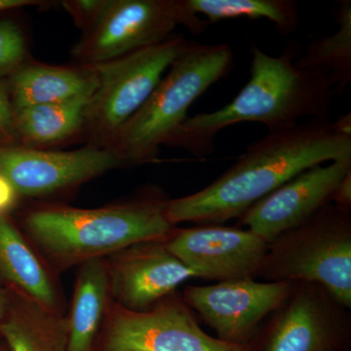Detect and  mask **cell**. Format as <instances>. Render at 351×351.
I'll use <instances>...</instances> for the list:
<instances>
[{
    "label": "cell",
    "instance_id": "obj_7",
    "mask_svg": "<svg viewBox=\"0 0 351 351\" xmlns=\"http://www.w3.org/2000/svg\"><path fill=\"white\" fill-rule=\"evenodd\" d=\"M178 25L193 34L206 31L189 0H110L100 19L71 49L73 63L95 66L162 43Z\"/></svg>",
    "mask_w": 351,
    "mask_h": 351
},
{
    "label": "cell",
    "instance_id": "obj_28",
    "mask_svg": "<svg viewBox=\"0 0 351 351\" xmlns=\"http://www.w3.org/2000/svg\"><path fill=\"white\" fill-rule=\"evenodd\" d=\"M332 126L339 132L341 135L348 136L351 137V114L350 113H346V114L341 115L338 119L335 122H332Z\"/></svg>",
    "mask_w": 351,
    "mask_h": 351
},
{
    "label": "cell",
    "instance_id": "obj_21",
    "mask_svg": "<svg viewBox=\"0 0 351 351\" xmlns=\"http://www.w3.org/2000/svg\"><path fill=\"white\" fill-rule=\"evenodd\" d=\"M189 3L209 25L237 18L267 19L283 34H293L299 27L298 4L292 0H189Z\"/></svg>",
    "mask_w": 351,
    "mask_h": 351
},
{
    "label": "cell",
    "instance_id": "obj_29",
    "mask_svg": "<svg viewBox=\"0 0 351 351\" xmlns=\"http://www.w3.org/2000/svg\"><path fill=\"white\" fill-rule=\"evenodd\" d=\"M9 304H10V293L7 289L0 286V329L8 313ZM0 341H1V336H0Z\"/></svg>",
    "mask_w": 351,
    "mask_h": 351
},
{
    "label": "cell",
    "instance_id": "obj_23",
    "mask_svg": "<svg viewBox=\"0 0 351 351\" xmlns=\"http://www.w3.org/2000/svg\"><path fill=\"white\" fill-rule=\"evenodd\" d=\"M61 3L76 27L84 34L98 22L110 0H66Z\"/></svg>",
    "mask_w": 351,
    "mask_h": 351
},
{
    "label": "cell",
    "instance_id": "obj_3",
    "mask_svg": "<svg viewBox=\"0 0 351 351\" xmlns=\"http://www.w3.org/2000/svg\"><path fill=\"white\" fill-rule=\"evenodd\" d=\"M171 198L151 186L112 205L82 209L44 204L23 216L25 237L57 272L106 258L131 245L166 241L176 226L166 217Z\"/></svg>",
    "mask_w": 351,
    "mask_h": 351
},
{
    "label": "cell",
    "instance_id": "obj_10",
    "mask_svg": "<svg viewBox=\"0 0 351 351\" xmlns=\"http://www.w3.org/2000/svg\"><path fill=\"white\" fill-rule=\"evenodd\" d=\"M124 167L107 149L86 145L73 151L0 145V175L18 197L45 198L78 188Z\"/></svg>",
    "mask_w": 351,
    "mask_h": 351
},
{
    "label": "cell",
    "instance_id": "obj_9",
    "mask_svg": "<svg viewBox=\"0 0 351 351\" xmlns=\"http://www.w3.org/2000/svg\"><path fill=\"white\" fill-rule=\"evenodd\" d=\"M350 309L318 284L295 283L271 314L263 351H348Z\"/></svg>",
    "mask_w": 351,
    "mask_h": 351
},
{
    "label": "cell",
    "instance_id": "obj_25",
    "mask_svg": "<svg viewBox=\"0 0 351 351\" xmlns=\"http://www.w3.org/2000/svg\"><path fill=\"white\" fill-rule=\"evenodd\" d=\"M332 204L351 213V171L343 178L335 191Z\"/></svg>",
    "mask_w": 351,
    "mask_h": 351
},
{
    "label": "cell",
    "instance_id": "obj_27",
    "mask_svg": "<svg viewBox=\"0 0 351 351\" xmlns=\"http://www.w3.org/2000/svg\"><path fill=\"white\" fill-rule=\"evenodd\" d=\"M43 1L36 0H0V13L17 10L29 6L43 5Z\"/></svg>",
    "mask_w": 351,
    "mask_h": 351
},
{
    "label": "cell",
    "instance_id": "obj_17",
    "mask_svg": "<svg viewBox=\"0 0 351 351\" xmlns=\"http://www.w3.org/2000/svg\"><path fill=\"white\" fill-rule=\"evenodd\" d=\"M8 291L10 304L0 336L9 350L68 351L66 316L27 295Z\"/></svg>",
    "mask_w": 351,
    "mask_h": 351
},
{
    "label": "cell",
    "instance_id": "obj_2",
    "mask_svg": "<svg viewBox=\"0 0 351 351\" xmlns=\"http://www.w3.org/2000/svg\"><path fill=\"white\" fill-rule=\"evenodd\" d=\"M300 54L295 43H289L279 56L252 46L250 80L239 95L218 110L188 117L166 147L202 157L215 151L219 132L234 124L258 122L277 131L302 119L328 120L334 83L319 71L298 68Z\"/></svg>",
    "mask_w": 351,
    "mask_h": 351
},
{
    "label": "cell",
    "instance_id": "obj_8",
    "mask_svg": "<svg viewBox=\"0 0 351 351\" xmlns=\"http://www.w3.org/2000/svg\"><path fill=\"white\" fill-rule=\"evenodd\" d=\"M94 351H252L208 335L176 291L145 311L110 304Z\"/></svg>",
    "mask_w": 351,
    "mask_h": 351
},
{
    "label": "cell",
    "instance_id": "obj_1",
    "mask_svg": "<svg viewBox=\"0 0 351 351\" xmlns=\"http://www.w3.org/2000/svg\"><path fill=\"white\" fill-rule=\"evenodd\" d=\"M351 156V137L341 135L328 120H309L269 131L204 189L170 199L166 217L171 225H219L239 219L254 204L302 171Z\"/></svg>",
    "mask_w": 351,
    "mask_h": 351
},
{
    "label": "cell",
    "instance_id": "obj_19",
    "mask_svg": "<svg viewBox=\"0 0 351 351\" xmlns=\"http://www.w3.org/2000/svg\"><path fill=\"white\" fill-rule=\"evenodd\" d=\"M91 96L62 103L15 108L19 145L49 149L56 145L83 137L85 112Z\"/></svg>",
    "mask_w": 351,
    "mask_h": 351
},
{
    "label": "cell",
    "instance_id": "obj_5",
    "mask_svg": "<svg viewBox=\"0 0 351 351\" xmlns=\"http://www.w3.org/2000/svg\"><path fill=\"white\" fill-rule=\"evenodd\" d=\"M257 277L318 284L351 309V213L334 204L269 243Z\"/></svg>",
    "mask_w": 351,
    "mask_h": 351
},
{
    "label": "cell",
    "instance_id": "obj_24",
    "mask_svg": "<svg viewBox=\"0 0 351 351\" xmlns=\"http://www.w3.org/2000/svg\"><path fill=\"white\" fill-rule=\"evenodd\" d=\"M0 145H19L15 126V110L8 83L4 78H0Z\"/></svg>",
    "mask_w": 351,
    "mask_h": 351
},
{
    "label": "cell",
    "instance_id": "obj_16",
    "mask_svg": "<svg viewBox=\"0 0 351 351\" xmlns=\"http://www.w3.org/2000/svg\"><path fill=\"white\" fill-rule=\"evenodd\" d=\"M6 80L15 110L91 96L98 73L95 66H53L29 59Z\"/></svg>",
    "mask_w": 351,
    "mask_h": 351
},
{
    "label": "cell",
    "instance_id": "obj_20",
    "mask_svg": "<svg viewBox=\"0 0 351 351\" xmlns=\"http://www.w3.org/2000/svg\"><path fill=\"white\" fill-rule=\"evenodd\" d=\"M337 22L338 31L311 41L295 66L327 75L334 83L335 94H341L351 82L350 0L339 2Z\"/></svg>",
    "mask_w": 351,
    "mask_h": 351
},
{
    "label": "cell",
    "instance_id": "obj_18",
    "mask_svg": "<svg viewBox=\"0 0 351 351\" xmlns=\"http://www.w3.org/2000/svg\"><path fill=\"white\" fill-rule=\"evenodd\" d=\"M112 302L105 258L80 265L71 311L66 316L68 351H94Z\"/></svg>",
    "mask_w": 351,
    "mask_h": 351
},
{
    "label": "cell",
    "instance_id": "obj_14",
    "mask_svg": "<svg viewBox=\"0 0 351 351\" xmlns=\"http://www.w3.org/2000/svg\"><path fill=\"white\" fill-rule=\"evenodd\" d=\"M113 304L145 311L195 274L173 255L165 241L131 245L105 258Z\"/></svg>",
    "mask_w": 351,
    "mask_h": 351
},
{
    "label": "cell",
    "instance_id": "obj_26",
    "mask_svg": "<svg viewBox=\"0 0 351 351\" xmlns=\"http://www.w3.org/2000/svg\"><path fill=\"white\" fill-rule=\"evenodd\" d=\"M18 195L12 186L0 175V213H9L17 203Z\"/></svg>",
    "mask_w": 351,
    "mask_h": 351
},
{
    "label": "cell",
    "instance_id": "obj_11",
    "mask_svg": "<svg viewBox=\"0 0 351 351\" xmlns=\"http://www.w3.org/2000/svg\"><path fill=\"white\" fill-rule=\"evenodd\" d=\"M295 286L292 282L234 279L188 286L182 297L195 315L216 332L217 339L243 346L248 345L262 321L286 301Z\"/></svg>",
    "mask_w": 351,
    "mask_h": 351
},
{
    "label": "cell",
    "instance_id": "obj_13",
    "mask_svg": "<svg viewBox=\"0 0 351 351\" xmlns=\"http://www.w3.org/2000/svg\"><path fill=\"white\" fill-rule=\"evenodd\" d=\"M350 171L351 156L302 171L249 208L237 219L239 226L270 243L331 204L337 186Z\"/></svg>",
    "mask_w": 351,
    "mask_h": 351
},
{
    "label": "cell",
    "instance_id": "obj_22",
    "mask_svg": "<svg viewBox=\"0 0 351 351\" xmlns=\"http://www.w3.org/2000/svg\"><path fill=\"white\" fill-rule=\"evenodd\" d=\"M6 13H0V78L4 80L10 77L29 60L24 29Z\"/></svg>",
    "mask_w": 351,
    "mask_h": 351
},
{
    "label": "cell",
    "instance_id": "obj_6",
    "mask_svg": "<svg viewBox=\"0 0 351 351\" xmlns=\"http://www.w3.org/2000/svg\"><path fill=\"white\" fill-rule=\"evenodd\" d=\"M189 43L174 34L162 43L95 66L98 86L88 103L83 130L88 145L107 149Z\"/></svg>",
    "mask_w": 351,
    "mask_h": 351
},
{
    "label": "cell",
    "instance_id": "obj_4",
    "mask_svg": "<svg viewBox=\"0 0 351 351\" xmlns=\"http://www.w3.org/2000/svg\"><path fill=\"white\" fill-rule=\"evenodd\" d=\"M234 56L228 44L189 41L144 105L124 124L107 149L126 166L156 160L159 147L188 119L189 108L232 71Z\"/></svg>",
    "mask_w": 351,
    "mask_h": 351
},
{
    "label": "cell",
    "instance_id": "obj_12",
    "mask_svg": "<svg viewBox=\"0 0 351 351\" xmlns=\"http://www.w3.org/2000/svg\"><path fill=\"white\" fill-rule=\"evenodd\" d=\"M165 244L195 278L217 282L255 279L269 247L247 228L221 225L176 226Z\"/></svg>",
    "mask_w": 351,
    "mask_h": 351
},
{
    "label": "cell",
    "instance_id": "obj_15",
    "mask_svg": "<svg viewBox=\"0 0 351 351\" xmlns=\"http://www.w3.org/2000/svg\"><path fill=\"white\" fill-rule=\"evenodd\" d=\"M0 286L63 313L62 294L48 265L9 213H0Z\"/></svg>",
    "mask_w": 351,
    "mask_h": 351
},
{
    "label": "cell",
    "instance_id": "obj_30",
    "mask_svg": "<svg viewBox=\"0 0 351 351\" xmlns=\"http://www.w3.org/2000/svg\"><path fill=\"white\" fill-rule=\"evenodd\" d=\"M0 351H10L3 341H0Z\"/></svg>",
    "mask_w": 351,
    "mask_h": 351
}]
</instances>
